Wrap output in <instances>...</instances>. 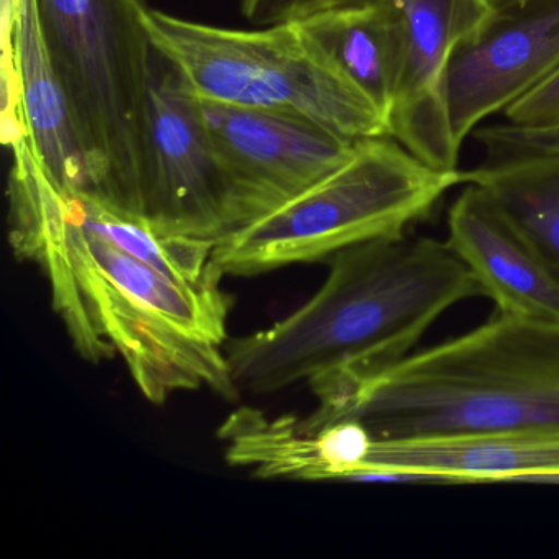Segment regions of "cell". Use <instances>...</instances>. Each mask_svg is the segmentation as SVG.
<instances>
[{
	"instance_id": "1",
	"label": "cell",
	"mask_w": 559,
	"mask_h": 559,
	"mask_svg": "<svg viewBox=\"0 0 559 559\" xmlns=\"http://www.w3.org/2000/svg\"><path fill=\"white\" fill-rule=\"evenodd\" d=\"M11 150L12 248L47 274L78 352L93 362L119 355L152 404L202 388L237 399L221 283L173 280L84 230L27 142Z\"/></svg>"
},
{
	"instance_id": "2",
	"label": "cell",
	"mask_w": 559,
	"mask_h": 559,
	"mask_svg": "<svg viewBox=\"0 0 559 559\" xmlns=\"http://www.w3.org/2000/svg\"><path fill=\"white\" fill-rule=\"evenodd\" d=\"M325 283L284 319L225 345L238 392L307 382L319 401L412 355L451 307L484 297L448 241L392 237L330 258Z\"/></svg>"
},
{
	"instance_id": "3",
	"label": "cell",
	"mask_w": 559,
	"mask_h": 559,
	"mask_svg": "<svg viewBox=\"0 0 559 559\" xmlns=\"http://www.w3.org/2000/svg\"><path fill=\"white\" fill-rule=\"evenodd\" d=\"M343 418L381 440L559 433V323L497 312L319 401L306 430Z\"/></svg>"
},
{
	"instance_id": "4",
	"label": "cell",
	"mask_w": 559,
	"mask_h": 559,
	"mask_svg": "<svg viewBox=\"0 0 559 559\" xmlns=\"http://www.w3.org/2000/svg\"><path fill=\"white\" fill-rule=\"evenodd\" d=\"M94 194L142 217L150 93L158 53L143 0H38Z\"/></svg>"
},
{
	"instance_id": "5",
	"label": "cell",
	"mask_w": 559,
	"mask_h": 559,
	"mask_svg": "<svg viewBox=\"0 0 559 559\" xmlns=\"http://www.w3.org/2000/svg\"><path fill=\"white\" fill-rule=\"evenodd\" d=\"M457 185L463 171H437L391 136L358 140L316 185L217 240L214 263L224 276H257L329 261L348 248L405 235Z\"/></svg>"
},
{
	"instance_id": "6",
	"label": "cell",
	"mask_w": 559,
	"mask_h": 559,
	"mask_svg": "<svg viewBox=\"0 0 559 559\" xmlns=\"http://www.w3.org/2000/svg\"><path fill=\"white\" fill-rule=\"evenodd\" d=\"M145 24L198 99L294 117L356 142L389 136L382 114L300 22L240 31L148 9Z\"/></svg>"
},
{
	"instance_id": "7",
	"label": "cell",
	"mask_w": 559,
	"mask_h": 559,
	"mask_svg": "<svg viewBox=\"0 0 559 559\" xmlns=\"http://www.w3.org/2000/svg\"><path fill=\"white\" fill-rule=\"evenodd\" d=\"M159 60L150 93L142 217L168 235L217 241L237 228L230 186L198 97Z\"/></svg>"
},
{
	"instance_id": "8",
	"label": "cell",
	"mask_w": 559,
	"mask_h": 559,
	"mask_svg": "<svg viewBox=\"0 0 559 559\" xmlns=\"http://www.w3.org/2000/svg\"><path fill=\"white\" fill-rule=\"evenodd\" d=\"M198 100L230 186L235 230L316 185L356 145L294 117Z\"/></svg>"
},
{
	"instance_id": "9",
	"label": "cell",
	"mask_w": 559,
	"mask_h": 559,
	"mask_svg": "<svg viewBox=\"0 0 559 559\" xmlns=\"http://www.w3.org/2000/svg\"><path fill=\"white\" fill-rule=\"evenodd\" d=\"M489 2L448 70V112L460 148L483 120L506 112L559 71V0Z\"/></svg>"
},
{
	"instance_id": "10",
	"label": "cell",
	"mask_w": 559,
	"mask_h": 559,
	"mask_svg": "<svg viewBox=\"0 0 559 559\" xmlns=\"http://www.w3.org/2000/svg\"><path fill=\"white\" fill-rule=\"evenodd\" d=\"M404 24L401 76L389 136L437 171L457 169L448 70L457 44L486 19L489 0H392Z\"/></svg>"
},
{
	"instance_id": "11",
	"label": "cell",
	"mask_w": 559,
	"mask_h": 559,
	"mask_svg": "<svg viewBox=\"0 0 559 559\" xmlns=\"http://www.w3.org/2000/svg\"><path fill=\"white\" fill-rule=\"evenodd\" d=\"M2 136L19 135L61 191L93 192L90 165L67 91L45 41L38 0H17L2 40Z\"/></svg>"
},
{
	"instance_id": "12",
	"label": "cell",
	"mask_w": 559,
	"mask_h": 559,
	"mask_svg": "<svg viewBox=\"0 0 559 559\" xmlns=\"http://www.w3.org/2000/svg\"><path fill=\"white\" fill-rule=\"evenodd\" d=\"M447 241L497 312L559 323L558 270L489 191L466 182L448 212Z\"/></svg>"
},
{
	"instance_id": "13",
	"label": "cell",
	"mask_w": 559,
	"mask_h": 559,
	"mask_svg": "<svg viewBox=\"0 0 559 559\" xmlns=\"http://www.w3.org/2000/svg\"><path fill=\"white\" fill-rule=\"evenodd\" d=\"M559 477V433L374 438L355 483H528Z\"/></svg>"
},
{
	"instance_id": "14",
	"label": "cell",
	"mask_w": 559,
	"mask_h": 559,
	"mask_svg": "<svg viewBox=\"0 0 559 559\" xmlns=\"http://www.w3.org/2000/svg\"><path fill=\"white\" fill-rule=\"evenodd\" d=\"M300 24L389 122L404 48V24L394 2L329 12Z\"/></svg>"
},
{
	"instance_id": "15",
	"label": "cell",
	"mask_w": 559,
	"mask_h": 559,
	"mask_svg": "<svg viewBox=\"0 0 559 559\" xmlns=\"http://www.w3.org/2000/svg\"><path fill=\"white\" fill-rule=\"evenodd\" d=\"M489 191L559 273V153L489 156L463 171V185Z\"/></svg>"
},
{
	"instance_id": "16",
	"label": "cell",
	"mask_w": 559,
	"mask_h": 559,
	"mask_svg": "<svg viewBox=\"0 0 559 559\" xmlns=\"http://www.w3.org/2000/svg\"><path fill=\"white\" fill-rule=\"evenodd\" d=\"M241 14L258 27L302 22L329 12L374 8L388 0H238Z\"/></svg>"
},
{
	"instance_id": "17",
	"label": "cell",
	"mask_w": 559,
	"mask_h": 559,
	"mask_svg": "<svg viewBox=\"0 0 559 559\" xmlns=\"http://www.w3.org/2000/svg\"><path fill=\"white\" fill-rule=\"evenodd\" d=\"M507 122L515 126H549L559 122V71L548 81L516 100L503 112Z\"/></svg>"
}]
</instances>
